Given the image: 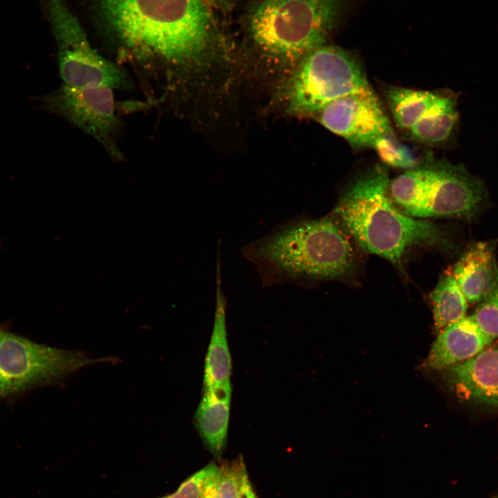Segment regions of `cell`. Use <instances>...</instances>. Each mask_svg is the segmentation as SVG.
<instances>
[{
    "label": "cell",
    "instance_id": "cell-24",
    "mask_svg": "<svg viewBox=\"0 0 498 498\" xmlns=\"http://www.w3.org/2000/svg\"><path fill=\"white\" fill-rule=\"evenodd\" d=\"M209 3H212L215 6H226L229 0H205Z\"/></svg>",
    "mask_w": 498,
    "mask_h": 498
},
{
    "label": "cell",
    "instance_id": "cell-12",
    "mask_svg": "<svg viewBox=\"0 0 498 498\" xmlns=\"http://www.w3.org/2000/svg\"><path fill=\"white\" fill-rule=\"evenodd\" d=\"M492 340L481 330L472 315L465 316L442 329L424 366L432 370H444L472 358Z\"/></svg>",
    "mask_w": 498,
    "mask_h": 498
},
{
    "label": "cell",
    "instance_id": "cell-7",
    "mask_svg": "<svg viewBox=\"0 0 498 498\" xmlns=\"http://www.w3.org/2000/svg\"><path fill=\"white\" fill-rule=\"evenodd\" d=\"M107 360L39 344L0 328V399L57 384L84 367Z\"/></svg>",
    "mask_w": 498,
    "mask_h": 498
},
{
    "label": "cell",
    "instance_id": "cell-6",
    "mask_svg": "<svg viewBox=\"0 0 498 498\" xmlns=\"http://www.w3.org/2000/svg\"><path fill=\"white\" fill-rule=\"evenodd\" d=\"M373 92L353 55L339 47L323 45L297 64L286 100L290 113L313 116L341 98Z\"/></svg>",
    "mask_w": 498,
    "mask_h": 498
},
{
    "label": "cell",
    "instance_id": "cell-14",
    "mask_svg": "<svg viewBox=\"0 0 498 498\" xmlns=\"http://www.w3.org/2000/svg\"><path fill=\"white\" fill-rule=\"evenodd\" d=\"M231 394L230 382L203 389V396L194 417L201 438L216 457L222 454L226 443Z\"/></svg>",
    "mask_w": 498,
    "mask_h": 498
},
{
    "label": "cell",
    "instance_id": "cell-1",
    "mask_svg": "<svg viewBox=\"0 0 498 498\" xmlns=\"http://www.w3.org/2000/svg\"><path fill=\"white\" fill-rule=\"evenodd\" d=\"M105 28L142 57L200 64L216 51L221 34L205 0H93Z\"/></svg>",
    "mask_w": 498,
    "mask_h": 498
},
{
    "label": "cell",
    "instance_id": "cell-25",
    "mask_svg": "<svg viewBox=\"0 0 498 498\" xmlns=\"http://www.w3.org/2000/svg\"><path fill=\"white\" fill-rule=\"evenodd\" d=\"M490 498H498V492L495 493L492 497Z\"/></svg>",
    "mask_w": 498,
    "mask_h": 498
},
{
    "label": "cell",
    "instance_id": "cell-5",
    "mask_svg": "<svg viewBox=\"0 0 498 498\" xmlns=\"http://www.w3.org/2000/svg\"><path fill=\"white\" fill-rule=\"evenodd\" d=\"M394 201L412 217L471 219L481 210L486 192L481 180L462 165L432 160L389 183Z\"/></svg>",
    "mask_w": 498,
    "mask_h": 498
},
{
    "label": "cell",
    "instance_id": "cell-17",
    "mask_svg": "<svg viewBox=\"0 0 498 498\" xmlns=\"http://www.w3.org/2000/svg\"><path fill=\"white\" fill-rule=\"evenodd\" d=\"M430 298L437 329L465 317L468 302L451 271L441 277Z\"/></svg>",
    "mask_w": 498,
    "mask_h": 498
},
{
    "label": "cell",
    "instance_id": "cell-8",
    "mask_svg": "<svg viewBox=\"0 0 498 498\" xmlns=\"http://www.w3.org/2000/svg\"><path fill=\"white\" fill-rule=\"evenodd\" d=\"M46 10L57 45L59 71L64 84L132 89L126 71L93 48L77 18L63 0H46Z\"/></svg>",
    "mask_w": 498,
    "mask_h": 498
},
{
    "label": "cell",
    "instance_id": "cell-4",
    "mask_svg": "<svg viewBox=\"0 0 498 498\" xmlns=\"http://www.w3.org/2000/svg\"><path fill=\"white\" fill-rule=\"evenodd\" d=\"M343 0H261L248 12L246 30L255 47L281 63L297 64L324 45Z\"/></svg>",
    "mask_w": 498,
    "mask_h": 498
},
{
    "label": "cell",
    "instance_id": "cell-11",
    "mask_svg": "<svg viewBox=\"0 0 498 498\" xmlns=\"http://www.w3.org/2000/svg\"><path fill=\"white\" fill-rule=\"evenodd\" d=\"M443 371L458 397L498 410V347L486 348Z\"/></svg>",
    "mask_w": 498,
    "mask_h": 498
},
{
    "label": "cell",
    "instance_id": "cell-3",
    "mask_svg": "<svg viewBox=\"0 0 498 498\" xmlns=\"http://www.w3.org/2000/svg\"><path fill=\"white\" fill-rule=\"evenodd\" d=\"M389 183L387 170L375 166L349 186L331 216L364 250L398 267L412 247L448 246L436 225L403 214L391 204Z\"/></svg>",
    "mask_w": 498,
    "mask_h": 498
},
{
    "label": "cell",
    "instance_id": "cell-13",
    "mask_svg": "<svg viewBox=\"0 0 498 498\" xmlns=\"http://www.w3.org/2000/svg\"><path fill=\"white\" fill-rule=\"evenodd\" d=\"M468 304H479L498 283L494 247L486 241L474 243L463 254L452 270Z\"/></svg>",
    "mask_w": 498,
    "mask_h": 498
},
{
    "label": "cell",
    "instance_id": "cell-20",
    "mask_svg": "<svg viewBox=\"0 0 498 498\" xmlns=\"http://www.w3.org/2000/svg\"><path fill=\"white\" fill-rule=\"evenodd\" d=\"M371 147L380 160L389 166L407 169L418 167V160L415 154L398 140L392 129L377 138Z\"/></svg>",
    "mask_w": 498,
    "mask_h": 498
},
{
    "label": "cell",
    "instance_id": "cell-21",
    "mask_svg": "<svg viewBox=\"0 0 498 498\" xmlns=\"http://www.w3.org/2000/svg\"><path fill=\"white\" fill-rule=\"evenodd\" d=\"M481 330L494 340L498 337V283L472 315Z\"/></svg>",
    "mask_w": 498,
    "mask_h": 498
},
{
    "label": "cell",
    "instance_id": "cell-15",
    "mask_svg": "<svg viewBox=\"0 0 498 498\" xmlns=\"http://www.w3.org/2000/svg\"><path fill=\"white\" fill-rule=\"evenodd\" d=\"M220 247L218 246L216 279V305L210 342L205 359L203 388L230 382V353L226 332V299L222 288Z\"/></svg>",
    "mask_w": 498,
    "mask_h": 498
},
{
    "label": "cell",
    "instance_id": "cell-16",
    "mask_svg": "<svg viewBox=\"0 0 498 498\" xmlns=\"http://www.w3.org/2000/svg\"><path fill=\"white\" fill-rule=\"evenodd\" d=\"M385 96L396 126L407 132L431 114L456 104L449 95L400 87L387 89Z\"/></svg>",
    "mask_w": 498,
    "mask_h": 498
},
{
    "label": "cell",
    "instance_id": "cell-23",
    "mask_svg": "<svg viewBox=\"0 0 498 498\" xmlns=\"http://www.w3.org/2000/svg\"><path fill=\"white\" fill-rule=\"evenodd\" d=\"M241 498H257L252 486L248 479L247 473L245 474L241 486Z\"/></svg>",
    "mask_w": 498,
    "mask_h": 498
},
{
    "label": "cell",
    "instance_id": "cell-9",
    "mask_svg": "<svg viewBox=\"0 0 498 498\" xmlns=\"http://www.w3.org/2000/svg\"><path fill=\"white\" fill-rule=\"evenodd\" d=\"M42 106L101 144L114 160H122L116 144L120 121L116 114L113 89L107 86L77 88L62 84L43 97Z\"/></svg>",
    "mask_w": 498,
    "mask_h": 498
},
{
    "label": "cell",
    "instance_id": "cell-2",
    "mask_svg": "<svg viewBox=\"0 0 498 498\" xmlns=\"http://www.w3.org/2000/svg\"><path fill=\"white\" fill-rule=\"evenodd\" d=\"M351 238L331 216H299L276 225L241 252L264 287L299 284L336 279L353 271L356 252Z\"/></svg>",
    "mask_w": 498,
    "mask_h": 498
},
{
    "label": "cell",
    "instance_id": "cell-18",
    "mask_svg": "<svg viewBox=\"0 0 498 498\" xmlns=\"http://www.w3.org/2000/svg\"><path fill=\"white\" fill-rule=\"evenodd\" d=\"M246 470L242 458L224 462L206 480L201 498H241Z\"/></svg>",
    "mask_w": 498,
    "mask_h": 498
},
{
    "label": "cell",
    "instance_id": "cell-22",
    "mask_svg": "<svg viewBox=\"0 0 498 498\" xmlns=\"http://www.w3.org/2000/svg\"><path fill=\"white\" fill-rule=\"evenodd\" d=\"M218 469L214 463H210L187 479L173 494L162 498H201L206 480Z\"/></svg>",
    "mask_w": 498,
    "mask_h": 498
},
{
    "label": "cell",
    "instance_id": "cell-19",
    "mask_svg": "<svg viewBox=\"0 0 498 498\" xmlns=\"http://www.w3.org/2000/svg\"><path fill=\"white\" fill-rule=\"evenodd\" d=\"M458 118L456 104H454L431 114L407 132L418 142L430 145L442 144L452 134Z\"/></svg>",
    "mask_w": 498,
    "mask_h": 498
},
{
    "label": "cell",
    "instance_id": "cell-10",
    "mask_svg": "<svg viewBox=\"0 0 498 498\" xmlns=\"http://www.w3.org/2000/svg\"><path fill=\"white\" fill-rule=\"evenodd\" d=\"M317 116L324 127L353 147H371L377 138L392 129L374 92L338 99Z\"/></svg>",
    "mask_w": 498,
    "mask_h": 498
}]
</instances>
